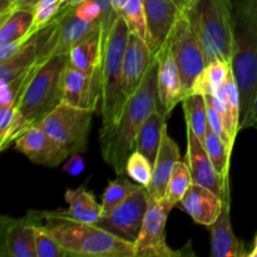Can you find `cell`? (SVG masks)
Masks as SVG:
<instances>
[{"mask_svg": "<svg viewBox=\"0 0 257 257\" xmlns=\"http://www.w3.org/2000/svg\"><path fill=\"white\" fill-rule=\"evenodd\" d=\"M246 128H255V130H257V94H256L255 100H253L252 109H251L250 117H248L247 123H246Z\"/></svg>", "mask_w": 257, "mask_h": 257, "instance_id": "38", "label": "cell"}, {"mask_svg": "<svg viewBox=\"0 0 257 257\" xmlns=\"http://www.w3.org/2000/svg\"><path fill=\"white\" fill-rule=\"evenodd\" d=\"M103 53L99 25L70 50L69 63L83 72L94 73L102 68Z\"/></svg>", "mask_w": 257, "mask_h": 257, "instance_id": "22", "label": "cell"}, {"mask_svg": "<svg viewBox=\"0 0 257 257\" xmlns=\"http://www.w3.org/2000/svg\"><path fill=\"white\" fill-rule=\"evenodd\" d=\"M93 112L60 102L38 125L70 156L80 155L87 150Z\"/></svg>", "mask_w": 257, "mask_h": 257, "instance_id": "7", "label": "cell"}, {"mask_svg": "<svg viewBox=\"0 0 257 257\" xmlns=\"http://www.w3.org/2000/svg\"><path fill=\"white\" fill-rule=\"evenodd\" d=\"M153 58L155 54L151 52L146 40L130 33L123 58L122 75L123 94L127 100L142 84Z\"/></svg>", "mask_w": 257, "mask_h": 257, "instance_id": "18", "label": "cell"}, {"mask_svg": "<svg viewBox=\"0 0 257 257\" xmlns=\"http://www.w3.org/2000/svg\"><path fill=\"white\" fill-rule=\"evenodd\" d=\"M166 119L167 118L157 108L146 119V122L143 123L140 132H138L137 138H136L135 151L142 153L152 165H155L158 151H160L161 141H162L163 137V131L167 127Z\"/></svg>", "mask_w": 257, "mask_h": 257, "instance_id": "24", "label": "cell"}, {"mask_svg": "<svg viewBox=\"0 0 257 257\" xmlns=\"http://www.w3.org/2000/svg\"><path fill=\"white\" fill-rule=\"evenodd\" d=\"M14 143L18 152L27 156L33 163L45 167H58L70 156L40 125L29 128Z\"/></svg>", "mask_w": 257, "mask_h": 257, "instance_id": "15", "label": "cell"}, {"mask_svg": "<svg viewBox=\"0 0 257 257\" xmlns=\"http://www.w3.org/2000/svg\"><path fill=\"white\" fill-rule=\"evenodd\" d=\"M203 145H205L206 152H207L210 160L212 161L216 171L225 180L230 178V162L232 150L228 147L227 143L222 138L218 137L210 127H207Z\"/></svg>", "mask_w": 257, "mask_h": 257, "instance_id": "28", "label": "cell"}, {"mask_svg": "<svg viewBox=\"0 0 257 257\" xmlns=\"http://www.w3.org/2000/svg\"><path fill=\"white\" fill-rule=\"evenodd\" d=\"M175 206L167 200H155L150 196L142 230L136 241V257L182 256V251H173L166 242V223Z\"/></svg>", "mask_w": 257, "mask_h": 257, "instance_id": "9", "label": "cell"}, {"mask_svg": "<svg viewBox=\"0 0 257 257\" xmlns=\"http://www.w3.org/2000/svg\"><path fill=\"white\" fill-rule=\"evenodd\" d=\"M156 55L158 59V109L168 118L176 105L182 103L188 94L183 87L170 40L167 39Z\"/></svg>", "mask_w": 257, "mask_h": 257, "instance_id": "14", "label": "cell"}, {"mask_svg": "<svg viewBox=\"0 0 257 257\" xmlns=\"http://www.w3.org/2000/svg\"><path fill=\"white\" fill-rule=\"evenodd\" d=\"M37 211H28L27 215L20 218L3 216L0 220V256L37 257Z\"/></svg>", "mask_w": 257, "mask_h": 257, "instance_id": "12", "label": "cell"}, {"mask_svg": "<svg viewBox=\"0 0 257 257\" xmlns=\"http://www.w3.org/2000/svg\"><path fill=\"white\" fill-rule=\"evenodd\" d=\"M130 30L120 15L113 25L104 47L102 60V95L99 113L102 128L99 133L112 130L119 119L127 99L123 94V58L127 47Z\"/></svg>", "mask_w": 257, "mask_h": 257, "instance_id": "5", "label": "cell"}, {"mask_svg": "<svg viewBox=\"0 0 257 257\" xmlns=\"http://www.w3.org/2000/svg\"><path fill=\"white\" fill-rule=\"evenodd\" d=\"M178 146L167 132V127L163 131V137L161 141L160 151L153 165L152 180L147 187L150 196L155 200H163L166 197L168 181H170L175 165L180 160Z\"/></svg>", "mask_w": 257, "mask_h": 257, "instance_id": "21", "label": "cell"}, {"mask_svg": "<svg viewBox=\"0 0 257 257\" xmlns=\"http://www.w3.org/2000/svg\"><path fill=\"white\" fill-rule=\"evenodd\" d=\"M64 200L68 203V210L64 212L74 220L85 223H97L102 217V205L97 202L94 195L88 191L85 186H79L75 190L68 188Z\"/></svg>", "mask_w": 257, "mask_h": 257, "instance_id": "23", "label": "cell"}, {"mask_svg": "<svg viewBox=\"0 0 257 257\" xmlns=\"http://www.w3.org/2000/svg\"><path fill=\"white\" fill-rule=\"evenodd\" d=\"M141 187H143V186L138 185L137 182H131L128 178L123 177V175L118 176V178H115L114 181H109L104 193H103L102 216L108 215L113 210H115L118 206H120L124 201H127Z\"/></svg>", "mask_w": 257, "mask_h": 257, "instance_id": "29", "label": "cell"}, {"mask_svg": "<svg viewBox=\"0 0 257 257\" xmlns=\"http://www.w3.org/2000/svg\"><path fill=\"white\" fill-rule=\"evenodd\" d=\"M15 0H0V12H3L4 9H7L8 5L12 4Z\"/></svg>", "mask_w": 257, "mask_h": 257, "instance_id": "42", "label": "cell"}, {"mask_svg": "<svg viewBox=\"0 0 257 257\" xmlns=\"http://www.w3.org/2000/svg\"><path fill=\"white\" fill-rule=\"evenodd\" d=\"M63 0H39L35 4L34 9V20H33L32 28L28 33V38H32L37 32H39L43 27L52 22L58 15L60 9V4Z\"/></svg>", "mask_w": 257, "mask_h": 257, "instance_id": "33", "label": "cell"}, {"mask_svg": "<svg viewBox=\"0 0 257 257\" xmlns=\"http://www.w3.org/2000/svg\"><path fill=\"white\" fill-rule=\"evenodd\" d=\"M34 20V12L29 9H18L0 15V44L13 40L29 39L28 33Z\"/></svg>", "mask_w": 257, "mask_h": 257, "instance_id": "25", "label": "cell"}, {"mask_svg": "<svg viewBox=\"0 0 257 257\" xmlns=\"http://www.w3.org/2000/svg\"><path fill=\"white\" fill-rule=\"evenodd\" d=\"M147 18V44L153 54L167 42L182 15L183 9L175 0H145Z\"/></svg>", "mask_w": 257, "mask_h": 257, "instance_id": "17", "label": "cell"}, {"mask_svg": "<svg viewBox=\"0 0 257 257\" xmlns=\"http://www.w3.org/2000/svg\"><path fill=\"white\" fill-rule=\"evenodd\" d=\"M148 203L150 192L146 187H141L115 210L102 216L94 225L122 240L136 243L142 230Z\"/></svg>", "mask_w": 257, "mask_h": 257, "instance_id": "10", "label": "cell"}, {"mask_svg": "<svg viewBox=\"0 0 257 257\" xmlns=\"http://www.w3.org/2000/svg\"><path fill=\"white\" fill-rule=\"evenodd\" d=\"M192 183V176H191L188 165L186 162H182V161H178L175 165L172 175H171L170 181H168L166 198L173 206L178 205Z\"/></svg>", "mask_w": 257, "mask_h": 257, "instance_id": "30", "label": "cell"}, {"mask_svg": "<svg viewBox=\"0 0 257 257\" xmlns=\"http://www.w3.org/2000/svg\"><path fill=\"white\" fill-rule=\"evenodd\" d=\"M158 108V59L155 54L138 89L128 98L114 127L99 133L103 160L117 176L125 173V163L135 151L136 138L151 113Z\"/></svg>", "mask_w": 257, "mask_h": 257, "instance_id": "1", "label": "cell"}, {"mask_svg": "<svg viewBox=\"0 0 257 257\" xmlns=\"http://www.w3.org/2000/svg\"><path fill=\"white\" fill-rule=\"evenodd\" d=\"M120 15L127 24L128 30L147 43V18L145 0H128Z\"/></svg>", "mask_w": 257, "mask_h": 257, "instance_id": "31", "label": "cell"}, {"mask_svg": "<svg viewBox=\"0 0 257 257\" xmlns=\"http://www.w3.org/2000/svg\"><path fill=\"white\" fill-rule=\"evenodd\" d=\"M180 205L196 223L210 227L222 211L223 200L210 188L192 183Z\"/></svg>", "mask_w": 257, "mask_h": 257, "instance_id": "20", "label": "cell"}, {"mask_svg": "<svg viewBox=\"0 0 257 257\" xmlns=\"http://www.w3.org/2000/svg\"><path fill=\"white\" fill-rule=\"evenodd\" d=\"M168 40L186 93L191 94L196 79L203 72L207 63L202 44L191 27L185 12H182V15L178 18Z\"/></svg>", "mask_w": 257, "mask_h": 257, "instance_id": "8", "label": "cell"}, {"mask_svg": "<svg viewBox=\"0 0 257 257\" xmlns=\"http://www.w3.org/2000/svg\"><path fill=\"white\" fill-rule=\"evenodd\" d=\"M230 74L231 69L227 63L220 59L212 60L206 65L203 72L197 77L191 93L203 95L213 94L216 88L225 83Z\"/></svg>", "mask_w": 257, "mask_h": 257, "instance_id": "27", "label": "cell"}, {"mask_svg": "<svg viewBox=\"0 0 257 257\" xmlns=\"http://www.w3.org/2000/svg\"><path fill=\"white\" fill-rule=\"evenodd\" d=\"M68 62L69 54H58L33 69L18 99L14 119L0 138V150L5 151L29 128L39 124L62 102V78Z\"/></svg>", "mask_w": 257, "mask_h": 257, "instance_id": "2", "label": "cell"}, {"mask_svg": "<svg viewBox=\"0 0 257 257\" xmlns=\"http://www.w3.org/2000/svg\"><path fill=\"white\" fill-rule=\"evenodd\" d=\"M248 257H257V235L255 237V242H253V248L251 252L247 253Z\"/></svg>", "mask_w": 257, "mask_h": 257, "instance_id": "43", "label": "cell"}, {"mask_svg": "<svg viewBox=\"0 0 257 257\" xmlns=\"http://www.w3.org/2000/svg\"><path fill=\"white\" fill-rule=\"evenodd\" d=\"M82 2H84V0H63L62 4H60L59 13L64 12V10H68V9H72V8H75Z\"/></svg>", "mask_w": 257, "mask_h": 257, "instance_id": "39", "label": "cell"}, {"mask_svg": "<svg viewBox=\"0 0 257 257\" xmlns=\"http://www.w3.org/2000/svg\"><path fill=\"white\" fill-rule=\"evenodd\" d=\"M231 74L240 92V131L257 94V0H231Z\"/></svg>", "mask_w": 257, "mask_h": 257, "instance_id": "3", "label": "cell"}, {"mask_svg": "<svg viewBox=\"0 0 257 257\" xmlns=\"http://www.w3.org/2000/svg\"><path fill=\"white\" fill-rule=\"evenodd\" d=\"M57 24L42 53V59L48 60L58 54H69L70 50L100 25L99 20L84 22L75 14V8L58 13Z\"/></svg>", "mask_w": 257, "mask_h": 257, "instance_id": "13", "label": "cell"}, {"mask_svg": "<svg viewBox=\"0 0 257 257\" xmlns=\"http://www.w3.org/2000/svg\"><path fill=\"white\" fill-rule=\"evenodd\" d=\"M175 2L177 3V4L181 7V9L183 10L187 9V8L191 5V0H175Z\"/></svg>", "mask_w": 257, "mask_h": 257, "instance_id": "41", "label": "cell"}, {"mask_svg": "<svg viewBox=\"0 0 257 257\" xmlns=\"http://www.w3.org/2000/svg\"><path fill=\"white\" fill-rule=\"evenodd\" d=\"M223 207L217 220L210 226L211 256L212 257H242L247 256L243 251L242 242L238 241L231 225V186L226 188Z\"/></svg>", "mask_w": 257, "mask_h": 257, "instance_id": "19", "label": "cell"}, {"mask_svg": "<svg viewBox=\"0 0 257 257\" xmlns=\"http://www.w3.org/2000/svg\"><path fill=\"white\" fill-rule=\"evenodd\" d=\"M35 248L37 257H67L69 252L39 226H35Z\"/></svg>", "mask_w": 257, "mask_h": 257, "instance_id": "34", "label": "cell"}, {"mask_svg": "<svg viewBox=\"0 0 257 257\" xmlns=\"http://www.w3.org/2000/svg\"><path fill=\"white\" fill-rule=\"evenodd\" d=\"M231 0H196L183 10L202 44L207 64L215 59L231 64Z\"/></svg>", "mask_w": 257, "mask_h": 257, "instance_id": "6", "label": "cell"}, {"mask_svg": "<svg viewBox=\"0 0 257 257\" xmlns=\"http://www.w3.org/2000/svg\"><path fill=\"white\" fill-rule=\"evenodd\" d=\"M38 226L55 238L70 256L136 257V245L98 227L69 217L64 211H37Z\"/></svg>", "mask_w": 257, "mask_h": 257, "instance_id": "4", "label": "cell"}, {"mask_svg": "<svg viewBox=\"0 0 257 257\" xmlns=\"http://www.w3.org/2000/svg\"><path fill=\"white\" fill-rule=\"evenodd\" d=\"M85 163L84 160L80 157V155H72L64 161L62 171L67 175L70 176H78L84 171Z\"/></svg>", "mask_w": 257, "mask_h": 257, "instance_id": "36", "label": "cell"}, {"mask_svg": "<svg viewBox=\"0 0 257 257\" xmlns=\"http://www.w3.org/2000/svg\"><path fill=\"white\" fill-rule=\"evenodd\" d=\"M102 95V68L85 73L68 62L62 78V102L83 109H99Z\"/></svg>", "mask_w": 257, "mask_h": 257, "instance_id": "11", "label": "cell"}, {"mask_svg": "<svg viewBox=\"0 0 257 257\" xmlns=\"http://www.w3.org/2000/svg\"><path fill=\"white\" fill-rule=\"evenodd\" d=\"M127 2H128V0H112L113 8H114V9L117 10V12L120 14V12L123 10L124 5L127 4Z\"/></svg>", "mask_w": 257, "mask_h": 257, "instance_id": "40", "label": "cell"}, {"mask_svg": "<svg viewBox=\"0 0 257 257\" xmlns=\"http://www.w3.org/2000/svg\"><path fill=\"white\" fill-rule=\"evenodd\" d=\"M75 14L84 22H97L100 17V7L95 0H84L75 7Z\"/></svg>", "mask_w": 257, "mask_h": 257, "instance_id": "35", "label": "cell"}, {"mask_svg": "<svg viewBox=\"0 0 257 257\" xmlns=\"http://www.w3.org/2000/svg\"><path fill=\"white\" fill-rule=\"evenodd\" d=\"M186 163L190 168L192 181L196 185L210 188L223 198L226 188L230 186V178L225 180L216 171L212 161L206 152L205 145L196 137L190 127H187V156Z\"/></svg>", "mask_w": 257, "mask_h": 257, "instance_id": "16", "label": "cell"}, {"mask_svg": "<svg viewBox=\"0 0 257 257\" xmlns=\"http://www.w3.org/2000/svg\"><path fill=\"white\" fill-rule=\"evenodd\" d=\"M193 2H196V0H191V4H192V3H193Z\"/></svg>", "mask_w": 257, "mask_h": 257, "instance_id": "44", "label": "cell"}, {"mask_svg": "<svg viewBox=\"0 0 257 257\" xmlns=\"http://www.w3.org/2000/svg\"><path fill=\"white\" fill-rule=\"evenodd\" d=\"M153 165L142 155V153L133 151L128 157L125 163V173L128 177L132 178L138 185L147 188L152 180Z\"/></svg>", "mask_w": 257, "mask_h": 257, "instance_id": "32", "label": "cell"}, {"mask_svg": "<svg viewBox=\"0 0 257 257\" xmlns=\"http://www.w3.org/2000/svg\"><path fill=\"white\" fill-rule=\"evenodd\" d=\"M182 107L185 112L186 124L203 143L208 127L207 105H206L205 95L196 94V93L186 95L182 100Z\"/></svg>", "mask_w": 257, "mask_h": 257, "instance_id": "26", "label": "cell"}, {"mask_svg": "<svg viewBox=\"0 0 257 257\" xmlns=\"http://www.w3.org/2000/svg\"><path fill=\"white\" fill-rule=\"evenodd\" d=\"M39 2V0H15L13 2L12 4L8 5L7 9H4L3 12H0V15L5 14V13L13 12V10H18V9H29L33 10L34 9L35 4Z\"/></svg>", "mask_w": 257, "mask_h": 257, "instance_id": "37", "label": "cell"}]
</instances>
